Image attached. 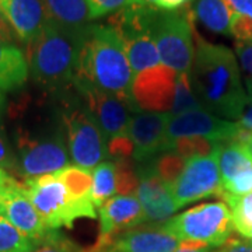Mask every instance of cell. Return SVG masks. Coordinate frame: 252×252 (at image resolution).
<instances>
[{
    "label": "cell",
    "mask_w": 252,
    "mask_h": 252,
    "mask_svg": "<svg viewBox=\"0 0 252 252\" xmlns=\"http://www.w3.org/2000/svg\"><path fill=\"white\" fill-rule=\"evenodd\" d=\"M195 58L189 72L190 87L200 107L227 121L240 119L248 102L234 52L193 32Z\"/></svg>",
    "instance_id": "1"
},
{
    "label": "cell",
    "mask_w": 252,
    "mask_h": 252,
    "mask_svg": "<svg viewBox=\"0 0 252 252\" xmlns=\"http://www.w3.org/2000/svg\"><path fill=\"white\" fill-rule=\"evenodd\" d=\"M132 83L133 73L119 34L108 24H90L81 41L74 89L98 90L133 104Z\"/></svg>",
    "instance_id": "2"
},
{
    "label": "cell",
    "mask_w": 252,
    "mask_h": 252,
    "mask_svg": "<svg viewBox=\"0 0 252 252\" xmlns=\"http://www.w3.org/2000/svg\"><path fill=\"white\" fill-rule=\"evenodd\" d=\"M84 31L72 32L46 21L39 35L27 45L31 79L54 97H63L74 89Z\"/></svg>",
    "instance_id": "3"
},
{
    "label": "cell",
    "mask_w": 252,
    "mask_h": 252,
    "mask_svg": "<svg viewBox=\"0 0 252 252\" xmlns=\"http://www.w3.org/2000/svg\"><path fill=\"white\" fill-rule=\"evenodd\" d=\"M28 198L49 230L61 227L72 228L79 219H97L91 199L73 196L66 185L55 174L23 181Z\"/></svg>",
    "instance_id": "4"
},
{
    "label": "cell",
    "mask_w": 252,
    "mask_h": 252,
    "mask_svg": "<svg viewBox=\"0 0 252 252\" xmlns=\"http://www.w3.org/2000/svg\"><path fill=\"white\" fill-rule=\"evenodd\" d=\"M56 98H59L62 107L69 156L77 167L93 171L108 157V142L74 89Z\"/></svg>",
    "instance_id": "5"
},
{
    "label": "cell",
    "mask_w": 252,
    "mask_h": 252,
    "mask_svg": "<svg viewBox=\"0 0 252 252\" xmlns=\"http://www.w3.org/2000/svg\"><path fill=\"white\" fill-rule=\"evenodd\" d=\"M193 13L190 9L164 11L154 9L150 35L160 55L161 64L177 73L190 72L195 58Z\"/></svg>",
    "instance_id": "6"
},
{
    "label": "cell",
    "mask_w": 252,
    "mask_h": 252,
    "mask_svg": "<svg viewBox=\"0 0 252 252\" xmlns=\"http://www.w3.org/2000/svg\"><path fill=\"white\" fill-rule=\"evenodd\" d=\"M161 227L182 243L202 244L209 248L224 245L234 230L230 209L223 202L192 207L171 217Z\"/></svg>",
    "instance_id": "7"
},
{
    "label": "cell",
    "mask_w": 252,
    "mask_h": 252,
    "mask_svg": "<svg viewBox=\"0 0 252 252\" xmlns=\"http://www.w3.org/2000/svg\"><path fill=\"white\" fill-rule=\"evenodd\" d=\"M216 152L187 160L184 171L171 188L177 209L203 198L220 196L223 189Z\"/></svg>",
    "instance_id": "8"
},
{
    "label": "cell",
    "mask_w": 252,
    "mask_h": 252,
    "mask_svg": "<svg viewBox=\"0 0 252 252\" xmlns=\"http://www.w3.org/2000/svg\"><path fill=\"white\" fill-rule=\"evenodd\" d=\"M238 133L240 126L237 122L219 118L205 108H199L171 117L167 126V143L180 137H206L221 144L235 143Z\"/></svg>",
    "instance_id": "9"
},
{
    "label": "cell",
    "mask_w": 252,
    "mask_h": 252,
    "mask_svg": "<svg viewBox=\"0 0 252 252\" xmlns=\"http://www.w3.org/2000/svg\"><path fill=\"white\" fill-rule=\"evenodd\" d=\"M0 215L28 238L41 244L54 230H49L28 198L23 182L16 178L0 188Z\"/></svg>",
    "instance_id": "10"
},
{
    "label": "cell",
    "mask_w": 252,
    "mask_h": 252,
    "mask_svg": "<svg viewBox=\"0 0 252 252\" xmlns=\"http://www.w3.org/2000/svg\"><path fill=\"white\" fill-rule=\"evenodd\" d=\"M178 73L160 64L133 76L132 98L136 109L170 114Z\"/></svg>",
    "instance_id": "11"
},
{
    "label": "cell",
    "mask_w": 252,
    "mask_h": 252,
    "mask_svg": "<svg viewBox=\"0 0 252 252\" xmlns=\"http://www.w3.org/2000/svg\"><path fill=\"white\" fill-rule=\"evenodd\" d=\"M76 91L83 105L102 130L107 142L127 133L132 112L136 111L132 102L98 90Z\"/></svg>",
    "instance_id": "12"
},
{
    "label": "cell",
    "mask_w": 252,
    "mask_h": 252,
    "mask_svg": "<svg viewBox=\"0 0 252 252\" xmlns=\"http://www.w3.org/2000/svg\"><path fill=\"white\" fill-rule=\"evenodd\" d=\"M98 243L91 250L101 252L108 248L114 238L144 223L143 209L135 195H117L98 209Z\"/></svg>",
    "instance_id": "13"
},
{
    "label": "cell",
    "mask_w": 252,
    "mask_h": 252,
    "mask_svg": "<svg viewBox=\"0 0 252 252\" xmlns=\"http://www.w3.org/2000/svg\"><path fill=\"white\" fill-rule=\"evenodd\" d=\"M136 198L143 209L144 223H165L178 210L172 198V189L157 175L150 161L140 162Z\"/></svg>",
    "instance_id": "14"
},
{
    "label": "cell",
    "mask_w": 252,
    "mask_h": 252,
    "mask_svg": "<svg viewBox=\"0 0 252 252\" xmlns=\"http://www.w3.org/2000/svg\"><path fill=\"white\" fill-rule=\"evenodd\" d=\"M171 119L165 112H137L130 118L127 135L135 152L133 160L137 162L149 161L165 152L167 126Z\"/></svg>",
    "instance_id": "15"
},
{
    "label": "cell",
    "mask_w": 252,
    "mask_h": 252,
    "mask_svg": "<svg viewBox=\"0 0 252 252\" xmlns=\"http://www.w3.org/2000/svg\"><path fill=\"white\" fill-rule=\"evenodd\" d=\"M10 27L20 42H32L46 24V13L42 0H0Z\"/></svg>",
    "instance_id": "16"
},
{
    "label": "cell",
    "mask_w": 252,
    "mask_h": 252,
    "mask_svg": "<svg viewBox=\"0 0 252 252\" xmlns=\"http://www.w3.org/2000/svg\"><path fill=\"white\" fill-rule=\"evenodd\" d=\"M182 241L167 233L161 225L135 227L114 238L108 252H177Z\"/></svg>",
    "instance_id": "17"
},
{
    "label": "cell",
    "mask_w": 252,
    "mask_h": 252,
    "mask_svg": "<svg viewBox=\"0 0 252 252\" xmlns=\"http://www.w3.org/2000/svg\"><path fill=\"white\" fill-rule=\"evenodd\" d=\"M46 21L58 27L83 32L93 21L86 0H42Z\"/></svg>",
    "instance_id": "18"
},
{
    "label": "cell",
    "mask_w": 252,
    "mask_h": 252,
    "mask_svg": "<svg viewBox=\"0 0 252 252\" xmlns=\"http://www.w3.org/2000/svg\"><path fill=\"white\" fill-rule=\"evenodd\" d=\"M30 70L26 54L17 45L0 42V93L21 89Z\"/></svg>",
    "instance_id": "19"
},
{
    "label": "cell",
    "mask_w": 252,
    "mask_h": 252,
    "mask_svg": "<svg viewBox=\"0 0 252 252\" xmlns=\"http://www.w3.org/2000/svg\"><path fill=\"white\" fill-rule=\"evenodd\" d=\"M192 13L193 17L209 31L221 35H231V11L223 0H193Z\"/></svg>",
    "instance_id": "20"
},
{
    "label": "cell",
    "mask_w": 252,
    "mask_h": 252,
    "mask_svg": "<svg viewBox=\"0 0 252 252\" xmlns=\"http://www.w3.org/2000/svg\"><path fill=\"white\" fill-rule=\"evenodd\" d=\"M217 164L221 175V185H224L240 174L252 168V160L241 144L224 143L216 152Z\"/></svg>",
    "instance_id": "21"
},
{
    "label": "cell",
    "mask_w": 252,
    "mask_h": 252,
    "mask_svg": "<svg viewBox=\"0 0 252 252\" xmlns=\"http://www.w3.org/2000/svg\"><path fill=\"white\" fill-rule=\"evenodd\" d=\"M117 193V175L115 164L105 161L98 164L93 170V187L90 198L95 209H99L107 200Z\"/></svg>",
    "instance_id": "22"
},
{
    "label": "cell",
    "mask_w": 252,
    "mask_h": 252,
    "mask_svg": "<svg viewBox=\"0 0 252 252\" xmlns=\"http://www.w3.org/2000/svg\"><path fill=\"white\" fill-rule=\"evenodd\" d=\"M220 198L224 199L225 205L230 209L235 230L244 238H250L252 234V192L243 196H234L221 192Z\"/></svg>",
    "instance_id": "23"
},
{
    "label": "cell",
    "mask_w": 252,
    "mask_h": 252,
    "mask_svg": "<svg viewBox=\"0 0 252 252\" xmlns=\"http://www.w3.org/2000/svg\"><path fill=\"white\" fill-rule=\"evenodd\" d=\"M220 146L221 143L213 142L206 137H180V139L170 140L167 143L165 152H174L181 156L182 158L189 160L193 157L210 156L215 153Z\"/></svg>",
    "instance_id": "24"
},
{
    "label": "cell",
    "mask_w": 252,
    "mask_h": 252,
    "mask_svg": "<svg viewBox=\"0 0 252 252\" xmlns=\"http://www.w3.org/2000/svg\"><path fill=\"white\" fill-rule=\"evenodd\" d=\"M54 174L66 185V188L69 189L73 196L79 199L90 198L91 187H93L91 171L83 170L77 165H67Z\"/></svg>",
    "instance_id": "25"
},
{
    "label": "cell",
    "mask_w": 252,
    "mask_h": 252,
    "mask_svg": "<svg viewBox=\"0 0 252 252\" xmlns=\"http://www.w3.org/2000/svg\"><path fill=\"white\" fill-rule=\"evenodd\" d=\"M38 245L0 215V252H32Z\"/></svg>",
    "instance_id": "26"
},
{
    "label": "cell",
    "mask_w": 252,
    "mask_h": 252,
    "mask_svg": "<svg viewBox=\"0 0 252 252\" xmlns=\"http://www.w3.org/2000/svg\"><path fill=\"white\" fill-rule=\"evenodd\" d=\"M154 171L161 178L165 184H168L172 188L175 181L180 178V175L185 168L187 160L182 158L174 152H165V153L158 154L154 158L149 160Z\"/></svg>",
    "instance_id": "27"
},
{
    "label": "cell",
    "mask_w": 252,
    "mask_h": 252,
    "mask_svg": "<svg viewBox=\"0 0 252 252\" xmlns=\"http://www.w3.org/2000/svg\"><path fill=\"white\" fill-rule=\"evenodd\" d=\"M199 108H202V107L192 91L189 74L188 73H178L177 84H175V97H174V104L170 111V115L177 117L180 114Z\"/></svg>",
    "instance_id": "28"
},
{
    "label": "cell",
    "mask_w": 252,
    "mask_h": 252,
    "mask_svg": "<svg viewBox=\"0 0 252 252\" xmlns=\"http://www.w3.org/2000/svg\"><path fill=\"white\" fill-rule=\"evenodd\" d=\"M114 164L117 175V193L136 195V190L139 188V177L133 167V160H124Z\"/></svg>",
    "instance_id": "29"
},
{
    "label": "cell",
    "mask_w": 252,
    "mask_h": 252,
    "mask_svg": "<svg viewBox=\"0 0 252 252\" xmlns=\"http://www.w3.org/2000/svg\"><path fill=\"white\" fill-rule=\"evenodd\" d=\"M32 252H91L81 250L79 245L70 241L69 238L63 237L58 231H54L52 234L46 238L44 243H41Z\"/></svg>",
    "instance_id": "30"
},
{
    "label": "cell",
    "mask_w": 252,
    "mask_h": 252,
    "mask_svg": "<svg viewBox=\"0 0 252 252\" xmlns=\"http://www.w3.org/2000/svg\"><path fill=\"white\" fill-rule=\"evenodd\" d=\"M133 152H135V147L127 133L109 140L107 146L108 157L111 160H114V162L133 160Z\"/></svg>",
    "instance_id": "31"
},
{
    "label": "cell",
    "mask_w": 252,
    "mask_h": 252,
    "mask_svg": "<svg viewBox=\"0 0 252 252\" xmlns=\"http://www.w3.org/2000/svg\"><path fill=\"white\" fill-rule=\"evenodd\" d=\"M235 54L241 70L245 76V87L248 98L252 97V42H237Z\"/></svg>",
    "instance_id": "32"
},
{
    "label": "cell",
    "mask_w": 252,
    "mask_h": 252,
    "mask_svg": "<svg viewBox=\"0 0 252 252\" xmlns=\"http://www.w3.org/2000/svg\"><path fill=\"white\" fill-rule=\"evenodd\" d=\"M90 9L91 20L115 14L117 11L129 6L130 0H86Z\"/></svg>",
    "instance_id": "33"
},
{
    "label": "cell",
    "mask_w": 252,
    "mask_h": 252,
    "mask_svg": "<svg viewBox=\"0 0 252 252\" xmlns=\"http://www.w3.org/2000/svg\"><path fill=\"white\" fill-rule=\"evenodd\" d=\"M230 32L237 42H252V17L240 13H231Z\"/></svg>",
    "instance_id": "34"
},
{
    "label": "cell",
    "mask_w": 252,
    "mask_h": 252,
    "mask_svg": "<svg viewBox=\"0 0 252 252\" xmlns=\"http://www.w3.org/2000/svg\"><path fill=\"white\" fill-rule=\"evenodd\" d=\"M221 192L228 193V195H234V196H243L247 193L252 192V168L248 171L240 174L238 177H235L234 180L227 182L224 185H221Z\"/></svg>",
    "instance_id": "35"
},
{
    "label": "cell",
    "mask_w": 252,
    "mask_h": 252,
    "mask_svg": "<svg viewBox=\"0 0 252 252\" xmlns=\"http://www.w3.org/2000/svg\"><path fill=\"white\" fill-rule=\"evenodd\" d=\"M0 168L7 172H17V157L16 153L11 150L7 142L0 135Z\"/></svg>",
    "instance_id": "36"
},
{
    "label": "cell",
    "mask_w": 252,
    "mask_h": 252,
    "mask_svg": "<svg viewBox=\"0 0 252 252\" xmlns=\"http://www.w3.org/2000/svg\"><path fill=\"white\" fill-rule=\"evenodd\" d=\"M16 41H18L17 36L14 34V31L11 30L9 21L6 20L3 11L0 9V42L10 44V45H16Z\"/></svg>",
    "instance_id": "37"
},
{
    "label": "cell",
    "mask_w": 252,
    "mask_h": 252,
    "mask_svg": "<svg viewBox=\"0 0 252 252\" xmlns=\"http://www.w3.org/2000/svg\"><path fill=\"white\" fill-rule=\"evenodd\" d=\"M231 13H240L252 17V0H223Z\"/></svg>",
    "instance_id": "38"
},
{
    "label": "cell",
    "mask_w": 252,
    "mask_h": 252,
    "mask_svg": "<svg viewBox=\"0 0 252 252\" xmlns=\"http://www.w3.org/2000/svg\"><path fill=\"white\" fill-rule=\"evenodd\" d=\"M215 252H252V244L241 240L230 238L224 245L220 247V250Z\"/></svg>",
    "instance_id": "39"
},
{
    "label": "cell",
    "mask_w": 252,
    "mask_h": 252,
    "mask_svg": "<svg viewBox=\"0 0 252 252\" xmlns=\"http://www.w3.org/2000/svg\"><path fill=\"white\" fill-rule=\"evenodd\" d=\"M193 0H157L156 7L164 11H180L188 7Z\"/></svg>",
    "instance_id": "40"
},
{
    "label": "cell",
    "mask_w": 252,
    "mask_h": 252,
    "mask_svg": "<svg viewBox=\"0 0 252 252\" xmlns=\"http://www.w3.org/2000/svg\"><path fill=\"white\" fill-rule=\"evenodd\" d=\"M238 126L244 129V130H248V132H252V97L248 98V102L245 105V109H244L243 115L238 119Z\"/></svg>",
    "instance_id": "41"
},
{
    "label": "cell",
    "mask_w": 252,
    "mask_h": 252,
    "mask_svg": "<svg viewBox=\"0 0 252 252\" xmlns=\"http://www.w3.org/2000/svg\"><path fill=\"white\" fill-rule=\"evenodd\" d=\"M177 252H209V247L196 243H182V247Z\"/></svg>",
    "instance_id": "42"
},
{
    "label": "cell",
    "mask_w": 252,
    "mask_h": 252,
    "mask_svg": "<svg viewBox=\"0 0 252 252\" xmlns=\"http://www.w3.org/2000/svg\"><path fill=\"white\" fill-rule=\"evenodd\" d=\"M13 180H14V178L10 175L9 172L0 168V188H3L4 185H7L10 181H13Z\"/></svg>",
    "instance_id": "43"
},
{
    "label": "cell",
    "mask_w": 252,
    "mask_h": 252,
    "mask_svg": "<svg viewBox=\"0 0 252 252\" xmlns=\"http://www.w3.org/2000/svg\"><path fill=\"white\" fill-rule=\"evenodd\" d=\"M157 0H130L129 4H136V6H154L156 7Z\"/></svg>",
    "instance_id": "44"
},
{
    "label": "cell",
    "mask_w": 252,
    "mask_h": 252,
    "mask_svg": "<svg viewBox=\"0 0 252 252\" xmlns=\"http://www.w3.org/2000/svg\"><path fill=\"white\" fill-rule=\"evenodd\" d=\"M244 149H245V152L248 153V156L251 157V160H252V133L251 136H250V139H248V142H247L245 146H244Z\"/></svg>",
    "instance_id": "45"
},
{
    "label": "cell",
    "mask_w": 252,
    "mask_h": 252,
    "mask_svg": "<svg viewBox=\"0 0 252 252\" xmlns=\"http://www.w3.org/2000/svg\"><path fill=\"white\" fill-rule=\"evenodd\" d=\"M4 95H3V93H0V117H1V114H3V109H4Z\"/></svg>",
    "instance_id": "46"
},
{
    "label": "cell",
    "mask_w": 252,
    "mask_h": 252,
    "mask_svg": "<svg viewBox=\"0 0 252 252\" xmlns=\"http://www.w3.org/2000/svg\"><path fill=\"white\" fill-rule=\"evenodd\" d=\"M248 240H250V243H251V244H252V234H251V235H250V238H248Z\"/></svg>",
    "instance_id": "47"
}]
</instances>
